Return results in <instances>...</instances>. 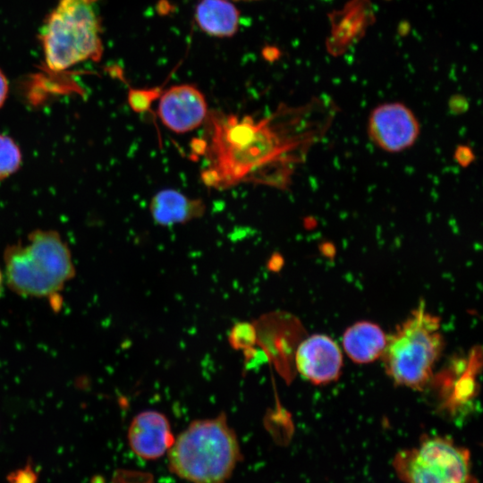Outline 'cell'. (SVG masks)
Wrapping results in <instances>:
<instances>
[{
  "instance_id": "cell-1",
  "label": "cell",
  "mask_w": 483,
  "mask_h": 483,
  "mask_svg": "<svg viewBox=\"0 0 483 483\" xmlns=\"http://www.w3.org/2000/svg\"><path fill=\"white\" fill-rule=\"evenodd\" d=\"M338 112L331 100L284 104L260 119L208 112L192 152L203 157L205 186L224 191L249 183L286 191L310 149L327 133Z\"/></svg>"
},
{
  "instance_id": "cell-2",
  "label": "cell",
  "mask_w": 483,
  "mask_h": 483,
  "mask_svg": "<svg viewBox=\"0 0 483 483\" xmlns=\"http://www.w3.org/2000/svg\"><path fill=\"white\" fill-rule=\"evenodd\" d=\"M169 471L189 483H226L243 460L225 413L192 420L166 453Z\"/></svg>"
},
{
  "instance_id": "cell-3",
  "label": "cell",
  "mask_w": 483,
  "mask_h": 483,
  "mask_svg": "<svg viewBox=\"0 0 483 483\" xmlns=\"http://www.w3.org/2000/svg\"><path fill=\"white\" fill-rule=\"evenodd\" d=\"M28 240L4 250L6 284L21 296H54L75 275L71 251L55 231L36 230Z\"/></svg>"
},
{
  "instance_id": "cell-4",
  "label": "cell",
  "mask_w": 483,
  "mask_h": 483,
  "mask_svg": "<svg viewBox=\"0 0 483 483\" xmlns=\"http://www.w3.org/2000/svg\"><path fill=\"white\" fill-rule=\"evenodd\" d=\"M440 329V318L421 303L387 336L381 357L395 384L414 390L427 386L444 349Z\"/></svg>"
},
{
  "instance_id": "cell-5",
  "label": "cell",
  "mask_w": 483,
  "mask_h": 483,
  "mask_svg": "<svg viewBox=\"0 0 483 483\" xmlns=\"http://www.w3.org/2000/svg\"><path fill=\"white\" fill-rule=\"evenodd\" d=\"M95 2L59 0L47 16L40 41L49 69L59 72L101 57V26Z\"/></svg>"
},
{
  "instance_id": "cell-6",
  "label": "cell",
  "mask_w": 483,
  "mask_h": 483,
  "mask_svg": "<svg viewBox=\"0 0 483 483\" xmlns=\"http://www.w3.org/2000/svg\"><path fill=\"white\" fill-rule=\"evenodd\" d=\"M393 466L404 483H478L470 451L446 436H424L398 452Z\"/></svg>"
},
{
  "instance_id": "cell-7",
  "label": "cell",
  "mask_w": 483,
  "mask_h": 483,
  "mask_svg": "<svg viewBox=\"0 0 483 483\" xmlns=\"http://www.w3.org/2000/svg\"><path fill=\"white\" fill-rule=\"evenodd\" d=\"M368 136L379 149L396 154L411 148L420 133L413 111L402 102H386L375 106L368 119Z\"/></svg>"
},
{
  "instance_id": "cell-8",
  "label": "cell",
  "mask_w": 483,
  "mask_h": 483,
  "mask_svg": "<svg viewBox=\"0 0 483 483\" xmlns=\"http://www.w3.org/2000/svg\"><path fill=\"white\" fill-rule=\"evenodd\" d=\"M208 112L202 92L190 84L172 86L163 91L157 106V115L163 124L180 134L203 125Z\"/></svg>"
},
{
  "instance_id": "cell-9",
  "label": "cell",
  "mask_w": 483,
  "mask_h": 483,
  "mask_svg": "<svg viewBox=\"0 0 483 483\" xmlns=\"http://www.w3.org/2000/svg\"><path fill=\"white\" fill-rule=\"evenodd\" d=\"M299 373L315 385L327 384L339 377L343 356L329 336L313 335L300 343L295 354Z\"/></svg>"
},
{
  "instance_id": "cell-10",
  "label": "cell",
  "mask_w": 483,
  "mask_h": 483,
  "mask_svg": "<svg viewBox=\"0 0 483 483\" xmlns=\"http://www.w3.org/2000/svg\"><path fill=\"white\" fill-rule=\"evenodd\" d=\"M174 438L167 417L153 410L138 413L127 432L131 452L145 461H156L166 454Z\"/></svg>"
},
{
  "instance_id": "cell-11",
  "label": "cell",
  "mask_w": 483,
  "mask_h": 483,
  "mask_svg": "<svg viewBox=\"0 0 483 483\" xmlns=\"http://www.w3.org/2000/svg\"><path fill=\"white\" fill-rule=\"evenodd\" d=\"M206 208L201 199L189 197L173 189L157 192L149 203L153 221L163 226L185 224L200 218Z\"/></svg>"
},
{
  "instance_id": "cell-12",
  "label": "cell",
  "mask_w": 483,
  "mask_h": 483,
  "mask_svg": "<svg viewBox=\"0 0 483 483\" xmlns=\"http://www.w3.org/2000/svg\"><path fill=\"white\" fill-rule=\"evenodd\" d=\"M386 338L382 328L377 324L360 321L344 332L343 346L352 360L365 364L382 356Z\"/></svg>"
},
{
  "instance_id": "cell-13",
  "label": "cell",
  "mask_w": 483,
  "mask_h": 483,
  "mask_svg": "<svg viewBox=\"0 0 483 483\" xmlns=\"http://www.w3.org/2000/svg\"><path fill=\"white\" fill-rule=\"evenodd\" d=\"M196 21L208 35L231 37L238 30L239 12L228 0H201L196 8Z\"/></svg>"
},
{
  "instance_id": "cell-14",
  "label": "cell",
  "mask_w": 483,
  "mask_h": 483,
  "mask_svg": "<svg viewBox=\"0 0 483 483\" xmlns=\"http://www.w3.org/2000/svg\"><path fill=\"white\" fill-rule=\"evenodd\" d=\"M21 162L19 147L10 137L0 134V180L15 173Z\"/></svg>"
},
{
  "instance_id": "cell-15",
  "label": "cell",
  "mask_w": 483,
  "mask_h": 483,
  "mask_svg": "<svg viewBox=\"0 0 483 483\" xmlns=\"http://www.w3.org/2000/svg\"><path fill=\"white\" fill-rule=\"evenodd\" d=\"M162 92L160 88L147 89H131L128 94V102L134 112L140 114L148 112L152 103L160 97Z\"/></svg>"
},
{
  "instance_id": "cell-16",
  "label": "cell",
  "mask_w": 483,
  "mask_h": 483,
  "mask_svg": "<svg viewBox=\"0 0 483 483\" xmlns=\"http://www.w3.org/2000/svg\"><path fill=\"white\" fill-rule=\"evenodd\" d=\"M8 483H37L38 476L30 464L11 472L7 476Z\"/></svg>"
},
{
  "instance_id": "cell-17",
  "label": "cell",
  "mask_w": 483,
  "mask_h": 483,
  "mask_svg": "<svg viewBox=\"0 0 483 483\" xmlns=\"http://www.w3.org/2000/svg\"><path fill=\"white\" fill-rule=\"evenodd\" d=\"M475 153L469 145L460 144L453 151V160L461 167H469L475 161Z\"/></svg>"
},
{
  "instance_id": "cell-18",
  "label": "cell",
  "mask_w": 483,
  "mask_h": 483,
  "mask_svg": "<svg viewBox=\"0 0 483 483\" xmlns=\"http://www.w3.org/2000/svg\"><path fill=\"white\" fill-rule=\"evenodd\" d=\"M7 93H8V82H7L6 77L0 70V107L4 103Z\"/></svg>"
},
{
  "instance_id": "cell-19",
  "label": "cell",
  "mask_w": 483,
  "mask_h": 483,
  "mask_svg": "<svg viewBox=\"0 0 483 483\" xmlns=\"http://www.w3.org/2000/svg\"><path fill=\"white\" fill-rule=\"evenodd\" d=\"M2 286H3V276H2V274H1V271H0V294H1V292H2Z\"/></svg>"
},
{
  "instance_id": "cell-20",
  "label": "cell",
  "mask_w": 483,
  "mask_h": 483,
  "mask_svg": "<svg viewBox=\"0 0 483 483\" xmlns=\"http://www.w3.org/2000/svg\"><path fill=\"white\" fill-rule=\"evenodd\" d=\"M237 1H252V0H237Z\"/></svg>"
}]
</instances>
